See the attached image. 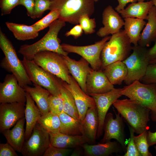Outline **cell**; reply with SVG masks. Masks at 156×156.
I'll list each match as a JSON object with an SVG mask.
<instances>
[{"instance_id": "cell-1", "label": "cell", "mask_w": 156, "mask_h": 156, "mask_svg": "<svg viewBox=\"0 0 156 156\" xmlns=\"http://www.w3.org/2000/svg\"><path fill=\"white\" fill-rule=\"evenodd\" d=\"M64 21L58 19L49 26L48 32L40 39L31 44L22 45L18 52L23 57L33 60L34 56L39 52L49 51L56 52L64 56H67L68 53L65 51L60 44L61 40L58 37L60 31L65 26Z\"/></svg>"}, {"instance_id": "cell-2", "label": "cell", "mask_w": 156, "mask_h": 156, "mask_svg": "<svg viewBox=\"0 0 156 156\" xmlns=\"http://www.w3.org/2000/svg\"><path fill=\"white\" fill-rule=\"evenodd\" d=\"M113 105L135 133L139 134L148 129L150 109L129 99H117Z\"/></svg>"}, {"instance_id": "cell-3", "label": "cell", "mask_w": 156, "mask_h": 156, "mask_svg": "<svg viewBox=\"0 0 156 156\" xmlns=\"http://www.w3.org/2000/svg\"><path fill=\"white\" fill-rule=\"evenodd\" d=\"M95 2V0H53L49 10H59V19L77 25L81 16L88 14L90 17L94 13Z\"/></svg>"}, {"instance_id": "cell-4", "label": "cell", "mask_w": 156, "mask_h": 156, "mask_svg": "<svg viewBox=\"0 0 156 156\" xmlns=\"http://www.w3.org/2000/svg\"><path fill=\"white\" fill-rule=\"evenodd\" d=\"M124 30L112 35L101 51V69L115 62L123 61L129 55L132 47Z\"/></svg>"}, {"instance_id": "cell-5", "label": "cell", "mask_w": 156, "mask_h": 156, "mask_svg": "<svg viewBox=\"0 0 156 156\" xmlns=\"http://www.w3.org/2000/svg\"><path fill=\"white\" fill-rule=\"evenodd\" d=\"M155 86L154 84H146L136 80L125 86L121 91L122 95L150 109L151 118L154 121H156Z\"/></svg>"}, {"instance_id": "cell-6", "label": "cell", "mask_w": 156, "mask_h": 156, "mask_svg": "<svg viewBox=\"0 0 156 156\" xmlns=\"http://www.w3.org/2000/svg\"><path fill=\"white\" fill-rule=\"evenodd\" d=\"M31 82L47 90L51 94L59 96L62 87V80L45 70L36 64L33 60L23 57L22 61Z\"/></svg>"}, {"instance_id": "cell-7", "label": "cell", "mask_w": 156, "mask_h": 156, "mask_svg": "<svg viewBox=\"0 0 156 156\" xmlns=\"http://www.w3.org/2000/svg\"><path fill=\"white\" fill-rule=\"evenodd\" d=\"M132 53L123 61L127 69V75L124 81L129 85L136 80L140 81L144 75L150 60L147 49L138 45L132 47Z\"/></svg>"}, {"instance_id": "cell-8", "label": "cell", "mask_w": 156, "mask_h": 156, "mask_svg": "<svg viewBox=\"0 0 156 156\" xmlns=\"http://www.w3.org/2000/svg\"><path fill=\"white\" fill-rule=\"evenodd\" d=\"M33 60L45 70L69 83L70 75L63 55L51 51H42L36 53Z\"/></svg>"}, {"instance_id": "cell-9", "label": "cell", "mask_w": 156, "mask_h": 156, "mask_svg": "<svg viewBox=\"0 0 156 156\" xmlns=\"http://www.w3.org/2000/svg\"><path fill=\"white\" fill-rule=\"evenodd\" d=\"M0 48L8 60L11 73L16 78L19 84L23 87L32 84L22 61L18 58L11 41L0 29Z\"/></svg>"}, {"instance_id": "cell-10", "label": "cell", "mask_w": 156, "mask_h": 156, "mask_svg": "<svg viewBox=\"0 0 156 156\" xmlns=\"http://www.w3.org/2000/svg\"><path fill=\"white\" fill-rule=\"evenodd\" d=\"M111 36H107L94 44L87 46H76L66 43L61 44L62 48L68 53H77L85 59L94 70L101 69V53L103 47Z\"/></svg>"}, {"instance_id": "cell-11", "label": "cell", "mask_w": 156, "mask_h": 156, "mask_svg": "<svg viewBox=\"0 0 156 156\" xmlns=\"http://www.w3.org/2000/svg\"><path fill=\"white\" fill-rule=\"evenodd\" d=\"M50 145L49 132L37 123L29 138L25 140L21 153L23 156H43Z\"/></svg>"}, {"instance_id": "cell-12", "label": "cell", "mask_w": 156, "mask_h": 156, "mask_svg": "<svg viewBox=\"0 0 156 156\" xmlns=\"http://www.w3.org/2000/svg\"><path fill=\"white\" fill-rule=\"evenodd\" d=\"M26 92L12 74L6 75L0 83V103L26 102Z\"/></svg>"}, {"instance_id": "cell-13", "label": "cell", "mask_w": 156, "mask_h": 156, "mask_svg": "<svg viewBox=\"0 0 156 156\" xmlns=\"http://www.w3.org/2000/svg\"><path fill=\"white\" fill-rule=\"evenodd\" d=\"M115 113L116 117L115 118L112 113L107 114L103 127L104 134L100 142L104 143L115 139L121 144L125 153L127 146L122 118L118 113Z\"/></svg>"}, {"instance_id": "cell-14", "label": "cell", "mask_w": 156, "mask_h": 156, "mask_svg": "<svg viewBox=\"0 0 156 156\" xmlns=\"http://www.w3.org/2000/svg\"><path fill=\"white\" fill-rule=\"evenodd\" d=\"M122 88H114L107 93L90 95L94 99L98 113L99 124L96 139L103 135V124L107 112L111 106L122 95Z\"/></svg>"}, {"instance_id": "cell-15", "label": "cell", "mask_w": 156, "mask_h": 156, "mask_svg": "<svg viewBox=\"0 0 156 156\" xmlns=\"http://www.w3.org/2000/svg\"><path fill=\"white\" fill-rule=\"evenodd\" d=\"M25 103H0V132L9 129L25 117Z\"/></svg>"}, {"instance_id": "cell-16", "label": "cell", "mask_w": 156, "mask_h": 156, "mask_svg": "<svg viewBox=\"0 0 156 156\" xmlns=\"http://www.w3.org/2000/svg\"><path fill=\"white\" fill-rule=\"evenodd\" d=\"M69 83L62 80L63 86L69 90L73 95L77 107L80 119H84L89 108L96 106L93 98L85 93L74 78L69 76Z\"/></svg>"}, {"instance_id": "cell-17", "label": "cell", "mask_w": 156, "mask_h": 156, "mask_svg": "<svg viewBox=\"0 0 156 156\" xmlns=\"http://www.w3.org/2000/svg\"><path fill=\"white\" fill-rule=\"evenodd\" d=\"M102 23L103 27L99 29L96 34L103 38L119 32L124 25V21L112 6L109 5L103 12Z\"/></svg>"}, {"instance_id": "cell-18", "label": "cell", "mask_w": 156, "mask_h": 156, "mask_svg": "<svg viewBox=\"0 0 156 156\" xmlns=\"http://www.w3.org/2000/svg\"><path fill=\"white\" fill-rule=\"evenodd\" d=\"M87 93L89 95L107 92L114 89L112 84L102 70L92 69L88 75L86 81Z\"/></svg>"}, {"instance_id": "cell-19", "label": "cell", "mask_w": 156, "mask_h": 156, "mask_svg": "<svg viewBox=\"0 0 156 156\" xmlns=\"http://www.w3.org/2000/svg\"><path fill=\"white\" fill-rule=\"evenodd\" d=\"M69 73L77 82L82 90L87 93L86 83L88 75L92 69L89 63L82 57L77 61L68 55H63Z\"/></svg>"}, {"instance_id": "cell-20", "label": "cell", "mask_w": 156, "mask_h": 156, "mask_svg": "<svg viewBox=\"0 0 156 156\" xmlns=\"http://www.w3.org/2000/svg\"><path fill=\"white\" fill-rule=\"evenodd\" d=\"M50 145L62 148H75L86 143H91L84 135H70L60 132L49 133Z\"/></svg>"}, {"instance_id": "cell-21", "label": "cell", "mask_w": 156, "mask_h": 156, "mask_svg": "<svg viewBox=\"0 0 156 156\" xmlns=\"http://www.w3.org/2000/svg\"><path fill=\"white\" fill-rule=\"evenodd\" d=\"M81 146L83 150V155L85 156H108L123 150L121 144L117 141H110L94 144L86 143Z\"/></svg>"}, {"instance_id": "cell-22", "label": "cell", "mask_w": 156, "mask_h": 156, "mask_svg": "<svg viewBox=\"0 0 156 156\" xmlns=\"http://www.w3.org/2000/svg\"><path fill=\"white\" fill-rule=\"evenodd\" d=\"M25 117L19 120L11 129L4 130L2 133L6 139L7 142L16 151L21 153L25 142V130L24 125Z\"/></svg>"}, {"instance_id": "cell-23", "label": "cell", "mask_w": 156, "mask_h": 156, "mask_svg": "<svg viewBox=\"0 0 156 156\" xmlns=\"http://www.w3.org/2000/svg\"><path fill=\"white\" fill-rule=\"evenodd\" d=\"M25 118L26 122L25 140L31 136L33 129L42 116L40 111L30 94L26 92Z\"/></svg>"}, {"instance_id": "cell-24", "label": "cell", "mask_w": 156, "mask_h": 156, "mask_svg": "<svg viewBox=\"0 0 156 156\" xmlns=\"http://www.w3.org/2000/svg\"><path fill=\"white\" fill-rule=\"evenodd\" d=\"M81 123L83 135L90 140L91 143L95 144L99 124L96 106L88 108Z\"/></svg>"}, {"instance_id": "cell-25", "label": "cell", "mask_w": 156, "mask_h": 156, "mask_svg": "<svg viewBox=\"0 0 156 156\" xmlns=\"http://www.w3.org/2000/svg\"><path fill=\"white\" fill-rule=\"evenodd\" d=\"M146 20L138 42V45L145 47L156 39V8L154 5L149 10Z\"/></svg>"}, {"instance_id": "cell-26", "label": "cell", "mask_w": 156, "mask_h": 156, "mask_svg": "<svg viewBox=\"0 0 156 156\" xmlns=\"http://www.w3.org/2000/svg\"><path fill=\"white\" fill-rule=\"evenodd\" d=\"M34 87L27 85L23 87L36 102L39 109L42 115L49 112L48 100L50 92L47 89L40 86L33 84Z\"/></svg>"}, {"instance_id": "cell-27", "label": "cell", "mask_w": 156, "mask_h": 156, "mask_svg": "<svg viewBox=\"0 0 156 156\" xmlns=\"http://www.w3.org/2000/svg\"><path fill=\"white\" fill-rule=\"evenodd\" d=\"M153 5L151 0L146 2L132 3L118 13L124 18L132 17L147 20L149 10Z\"/></svg>"}, {"instance_id": "cell-28", "label": "cell", "mask_w": 156, "mask_h": 156, "mask_svg": "<svg viewBox=\"0 0 156 156\" xmlns=\"http://www.w3.org/2000/svg\"><path fill=\"white\" fill-rule=\"evenodd\" d=\"M110 82L113 85H121L127 75V69L122 61L111 64L102 70Z\"/></svg>"}, {"instance_id": "cell-29", "label": "cell", "mask_w": 156, "mask_h": 156, "mask_svg": "<svg viewBox=\"0 0 156 156\" xmlns=\"http://www.w3.org/2000/svg\"><path fill=\"white\" fill-rule=\"evenodd\" d=\"M124 30L134 46L138 45L141 32L146 22L143 19L128 17L124 18Z\"/></svg>"}, {"instance_id": "cell-30", "label": "cell", "mask_w": 156, "mask_h": 156, "mask_svg": "<svg viewBox=\"0 0 156 156\" xmlns=\"http://www.w3.org/2000/svg\"><path fill=\"white\" fill-rule=\"evenodd\" d=\"M60 121V132L70 135H83L81 121L64 112L58 115Z\"/></svg>"}, {"instance_id": "cell-31", "label": "cell", "mask_w": 156, "mask_h": 156, "mask_svg": "<svg viewBox=\"0 0 156 156\" xmlns=\"http://www.w3.org/2000/svg\"><path fill=\"white\" fill-rule=\"evenodd\" d=\"M5 24L15 38L19 40L34 39L39 35L38 31L32 25L29 26L9 22H6Z\"/></svg>"}, {"instance_id": "cell-32", "label": "cell", "mask_w": 156, "mask_h": 156, "mask_svg": "<svg viewBox=\"0 0 156 156\" xmlns=\"http://www.w3.org/2000/svg\"><path fill=\"white\" fill-rule=\"evenodd\" d=\"M60 93L63 100L64 112L75 118L80 120L77 107L71 93L63 86Z\"/></svg>"}, {"instance_id": "cell-33", "label": "cell", "mask_w": 156, "mask_h": 156, "mask_svg": "<svg viewBox=\"0 0 156 156\" xmlns=\"http://www.w3.org/2000/svg\"><path fill=\"white\" fill-rule=\"evenodd\" d=\"M49 133L60 132V121L58 115L50 112L41 116L38 122Z\"/></svg>"}, {"instance_id": "cell-34", "label": "cell", "mask_w": 156, "mask_h": 156, "mask_svg": "<svg viewBox=\"0 0 156 156\" xmlns=\"http://www.w3.org/2000/svg\"><path fill=\"white\" fill-rule=\"evenodd\" d=\"M147 130L134 136V140L137 149L141 156H152L149 151V145L147 140Z\"/></svg>"}, {"instance_id": "cell-35", "label": "cell", "mask_w": 156, "mask_h": 156, "mask_svg": "<svg viewBox=\"0 0 156 156\" xmlns=\"http://www.w3.org/2000/svg\"><path fill=\"white\" fill-rule=\"evenodd\" d=\"M60 13V11L58 9L51 10L45 16L32 25L39 32L49 27L54 21L58 19Z\"/></svg>"}, {"instance_id": "cell-36", "label": "cell", "mask_w": 156, "mask_h": 156, "mask_svg": "<svg viewBox=\"0 0 156 156\" xmlns=\"http://www.w3.org/2000/svg\"><path fill=\"white\" fill-rule=\"evenodd\" d=\"M48 103L50 112L58 115L64 112L63 100L61 94L59 96L50 94Z\"/></svg>"}, {"instance_id": "cell-37", "label": "cell", "mask_w": 156, "mask_h": 156, "mask_svg": "<svg viewBox=\"0 0 156 156\" xmlns=\"http://www.w3.org/2000/svg\"><path fill=\"white\" fill-rule=\"evenodd\" d=\"M88 14L81 16L79 24L81 26L83 31L86 34H91L95 32L96 23L94 18H90Z\"/></svg>"}, {"instance_id": "cell-38", "label": "cell", "mask_w": 156, "mask_h": 156, "mask_svg": "<svg viewBox=\"0 0 156 156\" xmlns=\"http://www.w3.org/2000/svg\"><path fill=\"white\" fill-rule=\"evenodd\" d=\"M35 5L33 19L42 17L45 11L49 10L51 3L50 0H34Z\"/></svg>"}, {"instance_id": "cell-39", "label": "cell", "mask_w": 156, "mask_h": 156, "mask_svg": "<svg viewBox=\"0 0 156 156\" xmlns=\"http://www.w3.org/2000/svg\"><path fill=\"white\" fill-rule=\"evenodd\" d=\"M141 80L146 84L156 83V63L149 64L145 74Z\"/></svg>"}, {"instance_id": "cell-40", "label": "cell", "mask_w": 156, "mask_h": 156, "mask_svg": "<svg viewBox=\"0 0 156 156\" xmlns=\"http://www.w3.org/2000/svg\"><path fill=\"white\" fill-rule=\"evenodd\" d=\"M72 148H62L50 146L45 152L43 156H66L70 155Z\"/></svg>"}, {"instance_id": "cell-41", "label": "cell", "mask_w": 156, "mask_h": 156, "mask_svg": "<svg viewBox=\"0 0 156 156\" xmlns=\"http://www.w3.org/2000/svg\"><path fill=\"white\" fill-rule=\"evenodd\" d=\"M130 137L127 147L126 152L124 156H141L136 146L134 136L135 132L133 129L129 125Z\"/></svg>"}, {"instance_id": "cell-42", "label": "cell", "mask_w": 156, "mask_h": 156, "mask_svg": "<svg viewBox=\"0 0 156 156\" xmlns=\"http://www.w3.org/2000/svg\"><path fill=\"white\" fill-rule=\"evenodd\" d=\"M20 0H0L1 16L10 14L12 10L19 5Z\"/></svg>"}, {"instance_id": "cell-43", "label": "cell", "mask_w": 156, "mask_h": 156, "mask_svg": "<svg viewBox=\"0 0 156 156\" xmlns=\"http://www.w3.org/2000/svg\"><path fill=\"white\" fill-rule=\"evenodd\" d=\"M16 151L7 142L0 144V156H18Z\"/></svg>"}, {"instance_id": "cell-44", "label": "cell", "mask_w": 156, "mask_h": 156, "mask_svg": "<svg viewBox=\"0 0 156 156\" xmlns=\"http://www.w3.org/2000/svg\"><path fill=\"white\" fill-rule=\"evenodd\" d=\"M19 5H22L25 8L27 15L33 19L35 5V0H20Z\"/></svg>"}, {"instance_id": "cell-45", "label": "cell", "mask_w": 156, "mask_h": 156, "mask_svg": "<svg viewBox=\"0 0 156 156\" xmlns=\"http://www.w3.org/2000/svg\"><path fill=\"white\" fill-rule=\"evenodd\" d=\"M83 31L81 26L79 24H77L69 31H67L65 34L66 37L72 36L75 38L80 37L82 34Z\"/></svg>"}, {"instance_id": "cell-46", "label": "cell", "mask_w": 156, "mask_h": 156, "mask_svg": "<svg viewBox=\"0 0 156 156\" xmlns=\"http://www.w3.org/2000/svg\"><path fill=\"white\" fill-rule=\"evenodd\" d=\"M98 0H95V2H97ZM118 4L115 8V9L118 13L125 9V7L127 4L129 3L137 2L136 0H117Z\"/></svg>"}, {"instance_id": "cell-47", "label": "cell", "mask_w": 156, "mask_h": 156, "mask_svg": "<svg viewBox=\"0 0 156 156\" xmlns=\"http://www.w3.org/2000/svg\"><path fill=\"white\" fill-rule=\"evenodd\" d=\"M147 140L149 146L156 144V131L152 132L148 131Z\"/></svg>"}, {"instance_id": "cell-48", "label": "cell", "mask_w": 156, "mask_h": 156, "mask_svg": "<svg viewBox=\"0 0 156 156\" xmlns=\"http://www.w3.org/2000/svg\"><path fill=\"white\" fill-rule=\"evenodd\" d=\"M147 55L150 61L156 58V39L154 45L147 50Z\"/></svg>"}, {"instance_id": "cell-49", "label": "cell", "mask_w": 156, "mask_h": 156, "mask_svg": "<svg viewBox=\"0 0 156 156\" xmlns=\"http://www.w3.org/2000/svg\"><path fill=\"white\" fill-rule=\"evenodd\" d=\"M1 66L8 72L11 73V69L10 64L5 57L1 60Z\"/></svg>"}, {"instance_id": "cell-50", "label": "cell", "mask_w": 156, "mask_h": 156, "mask_svg": "<svg viewBox=\"0 0 156 156\" xmlns=\"http://www.w3.org/2000/svg\"><path fill=\"white\" fill-rule=\"evenodd\" d=\"M83 155V150L81 146L77 147L74 150L70 156H79Z\"/></svg>"}, {"instance_id": "cell-51", "label": "cell", "mask_w": 156, "mask_h": 156, "mask_svg": "<svg viewBox=\"0 0 156 156\" xmlns=\"http://www.w3.org/2000/svg\"><path fill=\"white\" fill-rule=\"evenodd\" d=\"M156 63V58L153 60L150 61V64L155 63Z\"/></svg>"}, {"instance_id": "cell-52", "label": "cell", "mask_w": 156, "mask_h": 156, "mask_svg": "<svg viewBox=\"0 0 156 156\" xmlns=\"http://www.w3.org/2000/svg\"><path fill=\"white\" fill-rule=\"evenodd\" d=\"M152 1L153 5L155 6L156 8V0H151Z\"/></svg>"}, {"instance_id": "cell-53", "label": "cell", "mask_w": 156, "mask_h": 156, "mask_svg": "<svg viewBox=\"0 0 156 156\" xmlns=\"http://www.w3.org/2000/svg\"><path fill=\"white\" fill-rule=\"evenodd\" d=\"M145 0H136V1H137L138 2H140V1H144Z\"/></svg>"}, {"instance_id": "cell-54", "label": "cell", "mask_w": 156, "mask_h": 156, "mask_svg": "<svg viewBox=\"0 0 156 156\" xmlns=\"http://www.w3.org/2000/svg\"><path fill=\"white\" fill-rule=\"evenodd\" d=\"M154 148H155L156 151V146H155Z\"/></svg>"}, {"instance_id": "cell-55", "label": "cell", "mask_w": 156, "mask_h": 156, "mask_svg": "<svg viewBox=\"0 0 156 156\" xmlns=\"http://www.w3.org/2000/svg\"><path fill=\"white\" fill-rule=\"evenodd\" d=\"M155 91H156V85L155 86Z\"/></svg>"}, {"instance_id": "cell-56", "label": "cell", "mask_w": 156, "mask_h": 156, "mask_svg": "<svg viewBox=\"0 0 156 156\" xmlns=\"http://www.w3.org/2000/svg\"><path fill=\"white\" fill-rule=\"evenodd\" d=\"M51 0V1H52V0Z\"/></svg>"}]
</instances>
